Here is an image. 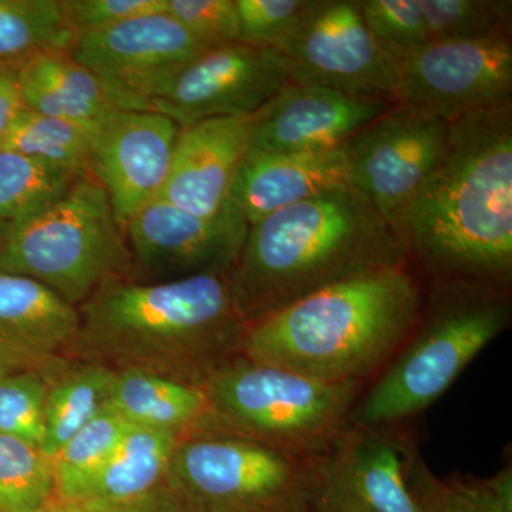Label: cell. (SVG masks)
<instances>
[{
	"instance_id": "6da1fadb",
	"label": "cell",
	"mask_w": 512,
	"mask_h": 512,
	"mask_svg": "<svg viewBox=\"0 0 512 512\" xmlns=\"http://www.w3.org/2000/svg\"><path fill=\"white\" fill-rule=\"evenodd\" d=\"M397 237L444 281L507 288L512 276V104L451 121L443 156Z\"/></svg>"
},
{
	"instance_id": "7a4b0ae2",
	"label": "cell",
	"mask_w": 512,
	"mask_h": 512,
	"mask_svg": "<svg viewBox=\"0 0 512 512\" xmlns=\"http://www.w3.org/2000/svg\"><path fill=\"white\" fill-rule=\"evenodd\" d=\"M407 262L393 228L342 185L251 225L229 282L249 325L330 285Z\"/></svg>"
},
{
	"instance_id": "3957f363",
	"label": "cell",
	"mask_w": 512,
	"mask_h": 512,
	"mask_svg": "<svg viewBox=\"0 0 512 512\" xmlns=\"http://www.w3.org/2000/svg\"><path fill=\"white\" fill-rule=\"evenodd\" d=\"M409 265L305 296L249 323L241 355L325 383H363L403 348L423 315Z\"/></svg>"
},
{
	"instance_id": "277c9868",
	"label": "cell",
	"mask_w": 512,
	"mask_h": 512,
	"mask_svg": "<svg viewBox=\"0 0 512 512\" xmlns=\"http://www.w3.org/2000/svg\"><path fill=\"white\" fill-rule=\"evenodd\" d=\"M77 312V348L126 367H164L165 375L194 384L241 355L248 328L229 274L156 282L119 276L100 285Z\"/></svg>"
},
{
	"instance_id": "5b68a950",
	"label": "cell",
	"mask_w": 512,
	"mask_h": 512,
	"mask_svg": "<svg viewBox=\"0 0 512 512\" xmlns=\"http://www.w3.org/2000/svg\"><path fill=\"white\" fill-rule=\"evenodd\" d=\"M503 288L470 281H444L429 313L365 396L350 424L389 427L423 412L511 323Z\"/></svg>"
},
{
	"instance_id": "8992f818",
	"label": "cell",
	"mask_w": 512,
	"mask_h": 512,
	"mask_svg": "<svg viewBox=\"0 0 512 512\" xmlns=\"http://www.w3.org/2000/svg\"><path fill=\"white\" fill-rule=\"evenodd\" d=\"M200 386V427L235 434L301 456L319 457L350 424L363 383H325L238 355Z\"/></svg>"
},
{
	"instance_id": "52a82bcc",
	"label": "cell",
	"mask_w": 512,
	"mask_h": 512,
	"mask_svg": "<svg viewBox=\"0 0 512 512\" xmlns=\"http://www.w3.org/2000/svg\"><path fill=\"white\" fill-rule=\"evenodd\" d=\"M131 269L126 232L106 191L89 175L0 241V274L35 279L74 308Z\"/></svg>"
},
{
	"instance_id": "ba28073f",
	"label": "cell",
	"mask_w": 512,
	"mask_h": 512,
	"mask_svg": "<svg viewBox=\"0 0 512 512\" xmlns=\"http://www.w3.org/2000/svg\"><path fill=\"white\" fill-rule=\"evenodd\" d=\"M318 457L235 434L180 441L170 476L192 512H315Z\"/></svg>"
},
{
	"instance_id": "9c48e42d",
	"label": "cell",
	"mask_w": 512,
	"mask_h": 512,
	"mask_svg": "<svg viewBox=\"0 0 512 512\" xmlns=\"http://www.w3.org/2000/svg\"><path fill=\"white\" fill-rule=\"evenodd\" d=\"M276 52L292 83L393 103L397 63L367 28L359 0H312Z\"/></svg>"
},
{
	"instance_id": "30bf717a",
	"label": "cell",
	"mask_w": 512,
	"mask_h": 512,
	"mask_svg": "<svg viewBox=\"0 0 512 512\" xmlns=\"http://www.w3.org/2000/svg\"><path fill=\"white\" fill-rule=\"evenodd\" d=\"M450 123L430 111L393 103L346 144L349 185L396 232L446 148Z\"/></svg>"
},
{
	"instance_id": "8fae6325",
	"label": "cell",
	"mask_w": 512,
	"mask_h": 512,
	"mask_svg": "<svg viewBox=\"0 0 512 512\" xmlns=\"http://www.w3.org/2000/svg\"><path fill=\"white\" fill-rule=\"evenodd\" d=\"M67 52L99 80L117 110H150L175 74L204 49L168 13L76 33Z\"/></svg>"
},
{
	"instance_id": "7c38bea8",
	"label": "cell",
	"mask_w": 512,
	"mask_h": 512,
	"mask_svg": "<svg viewBox=\"0 0 512 512\" xmlns=\"http://www.w3.org/2000/svg\"><path fill=\"white\" fill-rule=\"evenodd\" d=\"M393 103L460 119L474 111L512 104V39L431 42L397 60Z\"/></svg>"
},
{
	"instance_id": "4fadbf2b",
	"label": "cell",
	"mask_w": 512,
	"mask_h": 512,
	"mask_svg": "<svg viewBox=\"0 0 512 512\" xmlns=\"http://www.w3.org/2000/svg\"><path fill=\"white\" fill-rule=\"evenodd\" d=\"M289 83L285 59L276 50L232 43L205 50L184 66L150 111L180 127L215 117H251Z\"/></svg>"
},
{
	"instance_id": "5bb4252c",
	"label": "cell",
	"mask_w": 512,
	"mask_h": 512,
	"mask_svg": "<svg viewBox=\"0 0 512 512\" xmlns=\"http://www.w3.org/2000/svg\"><path fill=\"white\" fill-rule=\"evenodd\" d=\"M416 451L384 427L349 424L316 463L315 512H421Z\"/></svg>"
},
{
	"instance_id": "9a60e30c",
	"label": "cell",
	"mask_w": 512,
	"mask_h": 512,
	"mask_svg": "<svg viewBox=\"0 0 512 512\" xmlns=\"http://www.w3.org/2000/svg\"><path fill=\"white\" fill-rule=\"evenodd\" d=\"M249 225L234 204L214 218L198 217L156 198L128 222L133 268L160 281L231 274Z\"/></svg>"
},
{
	"instance_id": "2e32d148",
	"label": "cell",
	"mask_w": 512,
	"mask_h": 512,
	"mask_svg": "<svg viewBox=\"0 0 512 512\" xmlns=\"http://www.w3.org/2000/svg\"><path fill=\"white\" fill-rule=\"evenodd\" d=\"M180 126L150 110H114L94 138L90 177L106 191L123 231L163 190Z\"/></svg>"
},
{
	"instance_id": "e0dca14e",
	"label": "cell",
	"mask_w": 512,
	"mask_h": 512,
	"mask_svg": "<svg viewBox=\"0 0 512 512\" xmlns=\"http://www.w3.org/2000/svg\"><path fill=\"white\" fill-rule=\"evenodd\" d=\"M392 104L289 83L252 114L249 148L269 153L336 150Z\"/></svg>"
},
{
	"instance_id": "ac0fdd59",
	"label": "cell",
	"mask_w": 512,
	"mask_h": 512,
	"mask_svg": "<svg viewBox=\"0 0 512 512\" xmlns=\"http://www.w3.org/2000/svg\"><path fill=\"white\" fill-rule=\"evenodd\" d=\"M251 117H215L180 128L157 198L198 217L231 207L235 175L249 148Z\"/></svg>"
},
{
	"instance_id": "d6986e66",
	"label": "cell",
	"mask_w": 512,
	"mask_h": 512,
	"mask_svg": "<svg viewBox=\"0 0 512 512\" xmlns=\"http://www.w3.org/2000/svg\"><path fill=\"white\" fill-rule=\"evenodd\" d=\"M79 312L46 285L0 274V370L45 373L79 335Z\"/></svg>"
},
{
	"instance_id": "ffe728a7",
	"label": "cell",
	"mask_w": 512,
	"mask_h": 512,
	"mask_svg": "<svg viewBox=\"0 0 512 512\" xmlns=\"http://www.w3.org/2000/svg\"><path fill=\"white\" fill-rule=\"evenodd\" d=\"M349 185L346 148L320 153H269L248 148L231 190V202L249 227L268 215Z\"/></svg>"
},
{
	"instance_id": "44dd1931",
	"label": "cell",
	"mask_w": 512,
	"mask_h": 512,
	"mask_svg": "<svg viewBox=\"0 0 512 512\" xmlns=\"http://www.w3.org/2000/svg\"><path fill=\"white\" fill-rule=\"evenodd\" d=\"M23 107L45 116L99 128L114 106L99 80L64 49L49 50L16 66Z\"/></svg>"
},
{
	"instance_id": "7402d4cb",
	"label": "cell",
	"mask_w": 512,
	"mask_h": 512,
	"mask_svg": "<svg viewBox=\"0 0 512 512\" xmlns=\"http://www.w3.org/2000/svg\"><path fill=\"white\" fill-rule=\"evenodd\" d=\"M178 433L130 426L99 470L66 503H127L156 493L170 474Z\"/></svg>"
},
{
	"instance_id": "603a6c76",
	"label": "cell",
	"mask_w": 512,
	"mask_h": 512,
	"mask_svg": "<svg viewBox=\"0 0 512 512\" xmlns=\"http://www.w3.org/2000/svg\"><path fill=\"white\" fill-rule=\"evenodd\" d=\"M109 404L131 426L174 433L200 426L207 414L200 384L137 367L114 373Z\"/></svg>"
},
{
	"instance_id": "cb8c5ba5",
	"label": "cell",
	"mask_w": 512,
	"mask_h": 512,
	"mask_svg": "<svg viewBox=\"0 0 512 512\" xmlns=\"http://www.w3.org/2000/svg\"><path fill=\"white\" fill-rule=\"evenodd\" d=\"M114 373L100 363H90L63 370L50 383L47 380L45 437L40 451L50 461L109 403Z\"/></svg>"
},
{
	"instance_id": "d4e9b609",
	"label": "cell",
	"mask_w": 512,
	"mask_h": 512,
	"mask_svg": "<svg viewBox=\"0 0 512 512\" xmlns=\"http://www.w3.org/2000/svg\"><path fill=\"white\" fill-rule=\"evenodd\" d=\"M77 178L55 165L0 150V241L59 200Z\"/></svg>"
},
{
	"instance_id": "484cf974",
	"label": "cell",
	"mask_w": 512,
	"mask_h": 512,
	"mask_svg": "<svg viewBox=\"0 0 512 512\" xmlns=\"http://www.w3.org/2000/svg\"><path fill=\"white\" fill-rule=\"evenodd\" d=\"M97 130L23 107L0 141V150L35 158L79 177H90Z\"/></svg>"
},
{
	"instance_id": "4316f807",
	"label": "cell",
	"mask_w": 512,
	"mask_h": 512,
	"mask_svg": "<svg viewBox=\"0 0 512 512\" xmlns=\"http://www.w3.org/2000/svg\"><path fill=\"white\" fill-rule=\"evenodd\" d=\"M73 37L62 0H0V66L66 50Z\"/></svg>"
},
{
	"instance_id": "83f0119b",
	"label": "cell",
	"mask_w": 512,
	"mask_h": 512,
	"mask_svg": "<svg viewBox=\"0 0 512 512\" xmlns=\"http://www.w3.org/2000/svg\"><path fill=\"white\" fill-rule=\"evenodd\" d=\"M130 426L107 403L79 433L74 434L52 461L55 477L53 501H73Z\"/></svg>"
},
{
	"instance_id": "f1b7e54d",
	"label": "cell",
	"mask_w": 512,
	"mask_h": 512,
	"mask_svg": "<svg viewBox=\"0 0 512 512\" xmlns=\"http://www.w3.org/2000/svg\"><path fill=\"white\" fill-rule=\"evenodd\" d=\"M53 498L52 461L40 448L0 433V512H45Z\"/></svg>"
},
{
	"instance_id": "f546056e",
	"label": "cell",
	"mask_w": 512,
	"mask_h": 512,
	"mask_svg": "<svg viewBox=\"0 0 512 512\" xmlns=\"http://www.w3.org/2000/svg\"><path fill=\"white\" fill-rule=\"evenodd\" d=\"M431 42L485 39L511 32L510 0H420Z\"/></svg>"
},
{
	"instance_id": "4dcf8cb0",
	"label": "cell",
	"mask_w": 512,
	"mask_h": 512,
	"mask_svg": "<svg viewBox=\"0 0 512 512\" xmlns=\"http://www.w3.org/2000/svg\"><path fill=\"white\" fill-rule=\"evenodd\" d=\"M47 387L45 373L0 370V433L40 448L45 437Z\"/></svg>"
},
{
	"instance_id": "1f68e13d",
	"label": "cell",
	"mask_w": 512,
	"mask_h": 512,
	"mask_svg": "<svg viewBox=\"0 0 512 512\" xmlns=\"http://www.w3.org/2000/svg\"><path fill=\"white\" fill-rule=\"evenodd\" d=\"M367 28L400 60L431 43L420 0H359Z\"/></svg>"
},
{
	"instance_id": "d6a6232c",
	"label": "cell",
	"mask_w": 512,
	"mask_h": 512,
	"mask_svg": "<svg viewBox=\"0 0 512 512\" xmlns=\"http://www.w3.org/2000/svg\"><path fill=\"white\" fill-rule=\"evenodd\" d=\"M165 13L180 23L204 50L241 39L235 0H167Z\"/></svg>"
},
{
	"instance_id": "836d02e7",
	"label": "cell",
	"mask_w": 512,
	"mask_h": 512,
	"mask_svg": "<svg viewBox=\"0 0 512 512\" xmlns=\"http://www.w3.org/2000/svg\"><path fill=\"white\" fill-rule=\"evenodd\" d=\"M239 42L278 50L301 22L312 0H235Z\"/></svg>"
},
{
	"instance_id": "e575fe53",
	"label": "cell",
	"mask_w": 512,
	"mask_h": 512,
	"mask_svg": "<svg viewBox=\"0 0 512 512\" xmlns=\"http://www.w3.org/2000/svg\"><path fill=\"white\" fill-rule=\"evenodd\" d=\"M62 3L67 22L76 35L164 12L167 0H62Z\"/></svg>"
},
{
	"instance_id": "d590c367",
	"label": "cell",
	"mask_w": 512,
	"mask_h": 512,
	"mask_svg": "<svg viewBox=\"0 0 512 512\" xmlns=\"http://www.w3.org/2000/svg\"><path fill=\"white\" fill-rule=\"evenodd\" d=\"M412 487L421 512H485L447 480H439L417 458L412 474Z\"/></svg>"
},
{
	"instance_id": "8d00e7d4",
	"label": "cell",
	"mask_w": 512,
	"mask_h": 512,
	"mask_svg": "<svg viewBox=\"0 0 512 512\" xmlns=\"http://www.w3.org/2000/svg\"><path fill=\"white\" fill-rule=\"evenodd\" d=\"M447 481L485 512H512L511 466L490 478L453 476Z\"/></svg>"
},
{
	"instance_id": "74e56055",
	"label": "cell",
	"mask_w": 512,
	"mask_h": 512,
	"mask_svg": "<svg viewBox=\"0 0 512 512\" xmlns=\"http://www.w3.org/2000/svg\"><path fill=\"white\" fill-rule=\"evenodd\" d=\"M49 512H192L180 494L156 493L127 503H66L53 501Z\"/></svg>"
},
{
	"instance_id": "f35d334b",
	"label": "cell",
	"mask_w": 512,
	"mask_h": 512,
	"mask_svg": "<svg viewBox=\"0 0 512 512\" xmlns=\"http://www.w3.org/2000/svg\"><path fill=\"white\" fill-rule=\"evenodd\" d=\"M23 109L15 66H0V141Z\"/></svg>"
},
{
	"instance_id": "ab89813d",
	"label": "cell",
	"mask_w": 512,
	"mask_h": 512,
	"mask_svg": "<svg viewBox=\"0 0 512 512\" xmlns=\"http://www.w3.org/2000/svg\"><path fill=\"white\" fill-rule=\"evenodd\" d=\"M45 512H49V511H45Z\"/></svg>"
}]
</instances>
